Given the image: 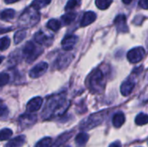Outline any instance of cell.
I'll use <instances>...</instances> for the list:
<instances>
[{
    "label": "cell",
    "instance_id": "6da1fadb",
    "mask_svg": "<svg viewBox=\"0 0 148 147\" xmlns=\"http://www.w3.org/2000/svg\"><path fill=\"white\" fill-rule=\"evenodd\" d=\"M69 106V102L67 101L64 94H56L48 99L42 111V117L45 120H49L55 116L62 115L67 110Z\"/></svg>",
    "mask_w": 148,
    "mask_h": 147
},
{
    "label": "cell",
    "instance_id": "7a4b0ae2",
    "mask_svg": "<svg viewBox=\"0 0 148 147\" xmlns=\"http://www.w3.org/2000/svg\"><path fill=\"white\" fill-rule=\"evenodd\" d=\"M106 84V72L101 68L95 70L89 78V88L93 93L101 92Z\"/></svg>",
    "mask_w": 148,
    "mask_h": 147
},
{
    "label": "cell",
    "instance_id": "3957f363",
    "mask_svg": "<svg viewBox=\"0 0 148 147\" xmlns=\"http://www.w3.org/2000/svg\"><path fill=\"white\" fill-rule=\"evenodd\" d=\"M40 20V13L38 10L29 5L20 16L19 25L22 27H31L34 26Z\"/></svg>",
    "mask_w": 148,
    "mask_h": 147
},
{
    "label": "cell",
    "instance_id": "277c9868",
    "mask_svg": "<svg viewBox=\"0 0 148 147\" xmlns=\"http://www.w3.org/2000/svg\"><path fill=\"white\" fill-rule=\"evenodd\" d=\"M42 53V50L37 48L36 45L32 42H28L23 49V55L25 57L26 62L29 63L34 62Z\"/></svg>",
    "mask_w": 148,
    "mask_h": 147
},
{
    "label": "cell",
    "instance_id": "5b68a950",
    "mask_svg": "<svg viewBox=\"0 0 148 147\" xmlns=\"http://www.w3.org/2000/svg\"><path fill=\"white\" fill-rule=\"evenodd\" d=\"M104 117H105V113L103 111L100 112L98 113H94V114L90 115L87 120L82 121V124L80 125V127L82 130L92 129V128L95 127L96 126L100 125L102 122Z\"/></svg>",
    "mask_w": 148,
    "mask_h": 147
},
{
    "label": "cell",
    "instance_id": "8992f818",
    "mask_svg": "<svg viewBox=\"0 0 148 147\" xmlns=\"http://www.w3.org/2000/svg\"><path fill=\"white\" fill-rule=\"evenodd\" d=\"M146 50L142 47H137L134 48L127 53V60L131 63H137L140 62L145 56Z\"/></svg>",
    "mask_w": 148,
    "mask_h": 147
},
{
    "label": "cell",
    "instance_id": "52a82bcc",
    "mask_svg": "<svg viewBox=\"0 0 148 147\" xmlns=\"http://www.w3.org/2000/svg\"><path fill=\"white\" fill-rule=\"evenodd\" d=\"M48 68H49L48 63H46L44 62H39L34 68H31V70L29 72V76L31 78H38V77L42 76L43 74H45Z\"/></svg>",
    "mask_w": 148,
    "mask_h": 147
},
{
    "label": "cell",
    "instance_id": "ba28073f",
    "mask_svg": "<svg viewBox=\"0 0 148 147\" xmlns=\"http://www.w3.org/2000/svg\"><path fill=\"white\" fill-rule=\"evenodd\" d=\"M74 56L73 55H69V54H63V55H61L56 61V68L58 69H64L66 68L69 64L70 62H72Z\"/></svg>",
    "mask_w": 148,
    "mask_h": 147
},
{
    "label": "cell",
    "instance_id": "9c48e42d",
    "mask_svg": "<svg viewBox=\"0 0 148 147\" xmlns=\"http://www.w3.org/2000/svg\"><path fill=\"white\" fill-rule=\"evenodd\" d=\"M78 41V37L75 35H68L62 41V47L64 50L69 51L73 49Z\"/></svg>",
    "mask_w": 148,
    "mask_h": 147
},
{
    "label": "cell",
    "instance_id": "30bf717a",
    "mask_svg": "<svg viewBox=\"0 0 148 147\" xmlns=\"http://www.w3.org/2000/svg\"><path fill=\"white\" fill-rule=\"evenodd\" d=\"M114 23V25L116 26V29H117L118 32L125 33V32L128 31V27H127V17H126L125 15H123V14L118 15L115 17Z\"/></svg>",
    "mask_w": 148,
    "mask_h": 147
},
{
    "label": "cell",
    "instance_id": "8fae6325",
    "mask_svg": "<svg viewBox=\"0 0 148 147\" xmlns=\"http://www.w3.org/2000/svg\"><path fill=\"white\" fill-rule=\"evenodd\" d=\"M134 87H135L134 80L132 77H129L128 79H127L121 86V92L122 95L128 96L134 90Z\"/></svg>",
    "mask_w": 148,
    "mask_h": 147
},
{
    "label": "cell",
    "instance_id": "7c38bea8",
    "mask_svg": "<svg viewBox=\"0 0 148 147\" xmlns=\"http://www.w3.org/2000/svg\"><path fill=\"white\" fill-rule=\"evenodd\" d=\"M42 104V99L41 97H35L31 99L27 104V112L34 113L38 111Z\"/></svg>",
    "mask_w": 148,
    "mask_h": 147
},
{
    "label": "cell",
    "instance_id": "4fadbf2b",
    "mask_svg": "<svg viewBox=\"0 0 148 147\" xmlns=\"http://www.w3.org/2000/svg\"><path fill=\"white\" fill-rule=\"evenodd\" d=\"M36 120V117L34 114H23L20 118H19V123H20V126L23 128L25 127H29L31 125H33Z\"/></svg>",
    "mask_w": 148,
    "mask_h": 147
},
{
    "label": "cell",
    "instance_id": "5bb4252c",
    "mask_svg": "<svg viewBox=\"0 0 148 147\" xmlns=\"http://www.w3.org/2000/svg\"><path fill=\"white\" fill-rule=\"evenodd\" d=\"M95 19H96V14L94 11H87L83 14V16L82 18L80 25L82 27L88 26L90 23H92L93 22H95Z\"/></svg>",
    "mask_w": 148,
    "mask_h": 147
},
{
    "label": "cell",
    "instance_id": "9a60e30c",
    "mask_svg": "<svg viewBox=\"0 0 148 147\" xmlns=\"http://www.w3.org/2000/svg\"><path fill=\"white\" fill-rule=\"evenodd\" d=\"M25 141H26L25 136L19 135V136H16V138L10 139L4 146V147H21L23 146V144L25 143Z\"/></svg>",
    "mask_w": 148,
    "mask_h": 147
},
{
    "label": "cell",
    "instance_id": "2e32d148",
    "mask_svg": "<svg viewBox=\"0 0 148 147\" xmlns=\"http://www.w3.org/2000/svg\"><path fill=\"white\" fill-rule=\"evenodd\" d=\"M72 134H73V132H67V133H64L61 134L56 139V141L52 144L51 147H60L63 143L67 142L71 138Z\"/></svg>",
    "mask_w": 148,
    "mask_h": 147
},
{
    "label": "cell",
    "instance_id": "e0dca14e",
    "mask_svg": "<svg viewBox=\"0 0 148 147\" xmlns=\"http://www.w3.org/2000/svg\"><path fill=\"white\" fill-rule=\"evenodd\" d=\"M34 39H35V42L39 43V44H45V45H48L49 42H50L49 40V36H48V35H46L44 32L42 31H38L35 34L34 36Z\"/></svg>",
    "mask_w": 148,
    "mask_h": 147
},
{
    "label": "cell",
    "instance_id": "ac0fdd59",
    "mask_svg": "<svg viewBox=\"0 0 148 147\" xmlns=\"http://www.w3.org/2000/svg\"><path fill=\"white\" fill-rule=\"evenodd\" d=\"M113 125L116 128H120L125 122V115L122 112H118L116 113L114 117H113Z\"/></svg>",
    "mask_w": 148,
    "mask_h": 147
},
{
    "label": "cell",
    "instance_id": "d6986e66",
    "mask_svg": "<svg viewBox=\"0 0 148 147\" xmlns=\"http://www.w3.org/2000/svg\"><path fill=\"white\" fill-rule=\"evenodd\" d=\"M88 139H89V137H88V133H80L75 137V143H76L78 147H82L83 146H85V144L88 142Z\"/></svg>",
    "mask_w": 148,
    "mask_h": 147
},
{
    "label": "cell",
    "instance_id": "ffe728a7",
    "mask_svg": "<svg viewBox=\"0 0 148 147\" xmlns=\"http://www.w3.org/2000/svg\"><path fill=\"white\" fill-rule=\"evenodd\" d=\"M76 18V13L75 12H71L69 11V13H66L65 15H63L62 16V20L64 25H68L69 23H71L72 22H74Z\"/></svg>",
    "mask_w": 148,
    "mask_h": 147
},
{
    "label": "cell",
    "instance_id": "44dd1931",
    "mask_svg": "<svg viewBox=\"0 0 148 147\" xmlns=\"http://www.w3.org/2000/svg\"><path fill=\"white\" fill-rule=\"evenodd\" d=\"M15 10H12V9H6V10H3L2 12H1V19L2 20H10L12 19L14 16H15Z\"/></svg>",
    "mask_w": 148,
    "mask_h": 147
},
{
    "label": "cell",
    "instance_id": "7402d4cb",
    "mask_svg": "<svg viewBox=\"0 0 148 147\" xmlns=\"http://www.w3.org/2000/svg\"><path fill=\"white\" fill-rule=\"evenodd\" d=\"M26 34H27V32L25 29H20V30L16 31L14 35V42L16 44H18L21 42H23V39L26 37Z\"/></svg>",
    "mask_w": 148,
    "mask_h": 147
},
{
    "label": "cell",
    "instance_id": "603a6c76",
    "mask_svg": "<svg viewBox=\"0 0 148 147\" xmlns=\"http://www.w3.org/2000/svg\"><path fill=\"white\" fill-rule=\"evenodd\" d=\"M82 3V0H69L66 6H65V10L66 11H71L74 9L79 7Z\"/></svg>",
    "mask_w": 148,
    "mask_h": 147
},
{
    "label": "cell",
    "instance_id": "cb8c5ba5",
    "mask_svg": "<svg viewBox=\"0 0 148 147\" xmlns=\"http://www.w3.org/2000/svg\"><path fill=\"white\" fill-rule=\"evenodd\" d=\"M135 123L138 126H143L148 123V115L146 113H140L135 118Z\"/></svg>",
    "mask_w": 148,
    "mask_h": 147
},
{
    "label": "cell",
    "instance_id": "d4e9b609",
    "mask_svg": "<svg viewBox=\"0 0 148 147\" xmlns=\"http://www.w3.org/2000/svg\"><path fill=\"white\" fill-rule=\"evenodd\" d=\"M51 0H34L32 3H31V6L36 8V10H39L41 8H43L45 6H47L49 3H50Z\"/></svg>",
    "mask_w": 148,
    "mask_h": 147
},
{
    "label": "cell",
    "instance_id": "484cf974",
    "mask_svg": "<svg viewBox=\"0 0 148 147\" xmlns=\"http://www.w3.org/2000/svg\"><path fill=\"white\" fill-rule=\"evenodd\" d=\"M47 27L53 31H57L61 27V23L56 19H50L47 23Z\"/></svg>",
    "mask_w": 148,
    "mask_h": 147
},
{
    "label": "cell",
    "instance_id": "4316f807",
    "mask_svg": "<svg viewBox=\"0 0 148 147\" xmlns=\"http://www.w3.org/2000/svg\"><path fill=\"white\" fill-rule=\"evenodd\" d=\"M113 0H95V4L100 10H107L112 3Z\"/></svg>",
    "mask_w": 148,
    "mask_h": 147
},
{
    "label": "cell",
    "instance_id": "83f0119b",
    "mask_svg": "<svg viewBox=\"0 0 148 147\" xmlns=\"http://www.w3.org/2000/svg\"><path fill=\"white\" fill-rule=\"evenodd\" d=\"M52 139L51 138H49V137H45L43 139H42L41 140H39L36 145V147H51L52 146Z\"/></svg>",
    "mask_w": 148,
    "mask_h": 147
},
{
    "label": "cell",
    "instance_id": "f1b7e54d",
    "mask_svg": "<svg viewBox=\"0 0 148 147\" xmlns=\"http://www.w3.org/2000/svg\"><path fill=\"white\" fill-rule=\"evenodd\" d=\"M12 135V131L9 128H3L1 130L0 133V139L2 141L8 139L9 138H10V136Z\"/></svg>",
    "mask_w": 148,
    "mask_h": 147
},
{
    "label": "cell",
    "instance_id": "f546056e",
    "mask_svg": "<svg viewBox=\"0 0 148 147\" xmlns=\"http://www.w3.org/2000/svg\"><path fill=\"white\" fill-rule=\"evenodd\" d=\"M10 41L9 37H7V36L2 37L1 40H0V49L2 51L7 49L10 47Z\"/></svg>",
    "mask_w": 148,
    "mask_h": 147
},
{
    "label": "cell",
    "instance_id": "4dcf8cb0",
    "mask_svg": "<svg viewBox=\"0 0 148 147\" xmlns=\"http://www.w3.org/2000/svg\"><path fill=\"white\" fill-rule=\"evenodd\" d=\"M9 80H10V77L6 73H2L1 74V75H0V84H1V86H4L5 84H7Z\"/></svg>",
    "mask_w": 148,
    "mask_h": 147
},
{
    "label": "cell",
    "instance_id": "1f68e13d",
    "mask_svg": "<svg viewBox=\"0 0 148 147\" xmlns=\"http://www.w3.org/2000/svg\"><path fill=\"white\" fill-rule=\"evenodd\" d=\"M6 116H8V109L5 106L2 105V107H1V118L2 119H4Z\"/></svg>",
    "mask_w": 148,
    "mask_h": 147
},
{
    "label": "cell",
    "instance_id": "d6a6232c",
    "mask_svg": "<svg viewBox=\"0 0 148 147\" xmlns=\"http://www.w3.org/2000/svg\"><path fill=\"white\" fill-rule=\"evenodd\" d=\"M139 6L142 9L148 10V0H140Z\"/></svg>",
    "mask_w": 148,
    "mask_h": 147
},
{
    "label": "cell",
    "instance_id": "836d02e7",
    "mask_svg": "<svg viewBox=\"0 0 148 147\" xmlns=\"http://www.w3.org/2000/svg\"><path fill=\"white\" fill-rule=\"evenodd\" d=\"M109 147H121V143H120V141H116V142H114V143H112Z\"/></svg>",
    "mask_w": 148,
    "mask_h": 147
},
{
    "label": "cell",
    "instance_id": "e575fe53",
    "mask_svg": "<svg viewBox=\"0 0 148 147\" xmlns=\"http://www.w3.org/2000/svg\"><path fill=\"white\" fill-rule=\"evenodd\" d=\"M18 0H4V2L6 3H15V2H17Z\"/></svg>",
    "mask_w": 148,
    "mask_h": 147
},
{
    "label": "cell",
    "instance_id": "d590c367",
    "mask_svg": "<svg viewBox=\"0 0 148 147\" xmlns=\"http://www.w3.org/2000/svg\"><path fill=\"white\" fill-rule=\"evenodd\" d=\"M132 1H133V0H122V2H123L124 3H126V4H129Z\"/></svg>",
    "mask_w": 148,
    "mask_h": 147
},
{
    "label": "cell",
    "instance_id": "8d00e7d4",
    "mask_svg": "<svg viewBox=\"0 0 148 147\" xmlns=\"http://www.w3.org/2000/svg\"><path fill=\"white\" fill-rule=\"evenodd\" d=\"M147 48H148V37H147Z\"/></svg>",
    "mask_w": 148,
    "mask_h": 147
},
{
    "label": "cell",
    "instance_id": "74e56055",
    "mask_svg": "<svg viewBox=\"0 0 148 147\" xmlns=\"http://www.w3.org/2000/svg\"><path fill=\"white\" fill-rule=\"evenodd\" d=\"M66 147H69V146H66Z\"/></svg>",
    "mask_w": 148,
    "mask_h": 147
}]
</instances>
